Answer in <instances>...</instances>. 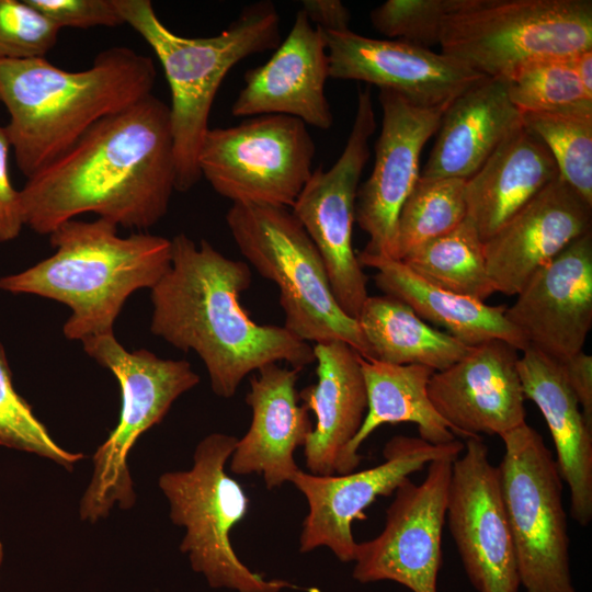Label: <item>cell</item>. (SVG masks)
<instances>
[{"label":"cell","mask_w":592,"mask_h":592,"mask_svg":"<svg viewBox=\"0 0 592 592\" xmlns=\"http://www.w3.org/2000/svg\"><path fill=\"white\" fill-rule=\"evenodd\" d=\"M300 10L323 32L350 30L351 13L340 0H304Z\"/></svg>","instance_id":"cell-40"},{"label":"cell","mask_w":592,"mask_h":592,"mask_svg":"<svg viewBox=\"0 0 592 592\" xmlns=\"http://www.w3.org/2000/svg\"><path fill=\"white\" fill-rule=\"evenodd\" d=\"M373 358L443 371L470 349L445 331L431 327L407 304L389 295L368 296L356 318Z\"/></svg>","instance_id":"cell-29"},{"label":"cell","mask_w":592,"mask_h":592,"mask_svg":"<svg viewBox=\"0 0 592 592\" xmlns=\"http://www.w3.org/2000/svg\"><path fill=\"white\" fill-rule=\"evenodd\" d=\"M522 126L506 80L487 77L446 107L420 175L467 180Z\"/></svg>","instance_id":"cell-25"},{"label":"cell","mask_w":592,"mask_h":592,"mask_svg":"<svg viewBox=\"0 0 592 592\" xmlns=\"http://www.w3.org/2000/svg\"><path fill=\"white\" fill-rule=\"evenodd\" d=\"M115 3L124 22L148 43L163 68L171 94L175 191L186 192L202 178L198 155L223 80L241 60L280 45V14L272 1L261 0L243 7L217 35L184 37L159 20L149 0Z\"/></svg>","instance_id":"cell-5"},{"label":"cell","mask_w":592,"mask_h":592,"mask_svg":"<svg viewBox=\"0 0 592 592\" xmlns=\"http://www.w3.org/2000/svg\"><path fill=\"white\" fill-rule=\"evenodd\" d=\"M376 129L371 87L358 89L354 121L334 164L314 169L292 212L316 246L340 308L356 319L367 293V276L353 249L355 201Z\"/></svg>","instance_id":"cell-12"},{"label":"cell","mask_w":592,"mask_h":592,"mask_svg":"<svg viewBox=\"0 0 592 592\" xmlns=\"http://www.w3.org/2000/svg\"><path fill=\"white\" fill-rule=\"evenodd\" d=\"M506 307L528 346L562 362L582 351L592 327V231L540 266Z\"/></svg>","instance_id":"cell-19"},{"label":"cell","mask_w":592,"mask_h":592,"mask_svg":"<svg viewBox=\"0 0 592 592\" xmlns=\"http://www.w3.org/2000/svg\"><path fill=\"white\" fill-rule=\"evenodd\" d=\"M238 437L212 433L196 445L193 466L166 471L158 486L169 502L171 522L185 528L180 544L192 569L214 589L237 592H280L297 589L282 580H266L249 569L237 556L230 540L232 528L249 506L241 485L226 471Z\"/></svg>","instance_id":"cell-8"},{"label":"cell","mask_w":592,"mask_h":592,"mask_svg":"<svg viewBox=\"0 0 592 592\" xmlns=\"http://www.w3.org/2000/svg\"><path fill=\"white\" fill-rule=\"evenodd\" d=\"M329 78L327 39L299 10L271 58L244 73V86L231 106L238 117L286 115L330 129L333 114L326 96Z\"/></svg>","instance_id":"cell-20"},{"label":"cell","mask_w":592,"mask_h":592,"mask_svg":"<svg viewBox=\"0 0 592 592\" xmlns=\"http://www.w3.org/2000/svg\"><path fill=\"white\" fill-rule=\"evenodd\" d=\"M517 369L525 398L537 406L554 441L555 460L569 489L570 516L588 526L592 520V426L559 361L527 346Z\"/></svg>","instance_id":"cell-24"},{"label":"cell","mask_w":592,"mask_h":592,"mask_svg":"<svg viewBox=\"0 0 592 592\" xmlns=\"http://www.w3.org/2000/svg\"><path fill=\"white\" fill-rule=\"evenodd\" d=\"M315 141L301 121L286 115L247 117L209 128L198 155L201 175L232 204L292 208L308 182Z\"/></svg>","instance_id":"cell-11"},{"label":"cell","mask_w":592,"mask_h":592,"mask_svg":"<svg viewBox=\"0 0 592 592\" xmlns=\"http://www.w3.org/2000/svg\"><path fill=\"white\" fill-rule=\"evenodd\" d=\"M299 372L272 363L250 378L246 402L252 419L238 439L229 468L236 475H262L269 490L292 482L300 469L294 453L305 446L314 429L308 410L299 405Z\"/></svg>","instance_id":"cell-22"},{"label":"cell","mask_w":592,"mask_h":592,"mask_svg":"<svg viewBox=\"0 0 592 592\" xmlns=\"http://www.w3.org/2000/svg\"><path fill=\"white\" fill-rule=\"evenodd\" d=\"M517 352L502 340H489L433 373L429 398L456 437H501L526 422Z\"/></svg>","instance_id":"cell-18"},{"label":"cell","mask_w":592,"mask_h":592,"mask_svg":"<svg viewBox=\"0 0 592 592\" xmlns=\"http://www.w3.org/2000/svg\"><path fill=\"white\" fill-rule=\"evenodd\" d=\"M10 148L7 130L0 125V242L14 240L25 226L21 194L9 174Z\"/></svg>","instance_id":"cell-38"},{"label":"cell","mask_w":592,"mask_h":592,"mask_svg":"<svg viewBox=\"0 0 592 592\" xmlns=\"http://www.w3.org/2000/svg\"><path fill=\"white\" fill-rule=\"evenodd\" d=\"M456 458L434 459L421 483L407 478L396 489L383 531L356 544L352 572L356 581H394L411 592H437L442 534Z\"/></svg>","instance_id":"cell-14"},{"label":"cell","mask_w":592,"mask_h":592,"mask_svg":"<svg viewBox=\"0 0 592 592\" xmlns=\"http://www.w3.org/2000/svg\"><path fill=\"white\" fill-rule=\"evenodd\" d=\"M83 351L116 377L122 406L116 426L96 448L92 477L81 498L82 521L106 519L114 506L132 509L136 492L128 455L137 440L160 423L173 402L200 383L185 360H167L139 349L127 351L114 333L81 341Z\"/></svg>","instance_id":"cell-9"},{"label":"cell","mask_w":592,"mask_h":592,"mask_svg":"<svg viewBox=\"0 0 592 592\" xmlns=\"http://www.w3.org/2000/svg\"><path fill=\"white\" fill-rule=\"evenodd\" d=\"M558 177L547 147L522 126L466 180L467 218L485 242Z\"/></svg>","instance_id":"cell-26"},{"label":"cell","mask_w":592,"mask_h":592,"mask_svg":"<svg viewBox=\"0 0 592 592\" xmlns=\"http://www.w3.org/2000/svg\"><path fill=\"white\" fill-rule=\"evenodd\" d=\"M153 61L132 48L101 52L90 68L68 71L46 58L0 61V102L16 166L31 177L102 118L151 94Z\"/></svg>","instance_id":"cell-3"},{"label":"cell","mask_w":592,"mask_h":592,"mask_svg":"<svg viewBox=\"0 0 592 592\" xmlns=\"http://www.w3.org/2000/svg\"><path fill=\"white\" fill-rule=\"evenodd\" d=\"M592 206L560 177L483 242L496 292L516 295L568 244L591 231Z\"/></svg>","instance_id":"cell-21"},{"label":"cell","mask_w":592,"mask_h":592,"mask_svg":"<svg viewBox=\"0 0 592 592\" xmlns=\"http://www.w3.org/2000/svg\"><path fill=\"white\" fill-rule=\"evenodd\" d=\"M465 186L464 179L420 175L398 216L396 260L467 218Z\"/></svg>","instance_id":"cell-31"},{"label":"cell","mask_w":592,"mask_h":592,"mask_svg":"<svg viewBox=\"0 0 592 592\" xmlns=\"http://www.w3.org/2000/svg\"><path fill=\"white\" fill-rule=\"evenodd\" d=\"M400 261L428 283L463 296L485 301L497 293L487 270L483 241L468 218Z\"/></svg>","instance_id":"cell-30"},{"label":"cell","mask_w":592,"mask_h":592,"mask_svg":"<svg viewBox=\"0 0 592 592\" xmlns=\"http://www.w3.org/2000/svg\"><path fill=\"white\" fill-rule=\"evenodd\" d=\"M117 228L103 218L61 224L49 235L55 252L1 277L0 289L69 307L62 327L68 340L114 333L127 298L138 289H151L171 265V240L146 232L121 237Z\"/></svg>","instance_id":"cell-4"},{"label":"cell","mask_w":592,"mask_h":592,"mask_svg":"<svg viewBox=\"0 0 592 592\" xmlns=\"http://www.w3.org/2000/svg\"><path fill=\"white\" fill-rule=\"evenodd\" d=\"M501 439L504 454L497 467L520 584L525 592H577L556 460L526 422Z\"/></svg>","instance_id":"cell-10"},{"label":"cell","mask_w":592,"mask_h":592,"mask_svg":"<svg viewBox=\"0 0 592 592\" xmlns=\"http://www.w3.org/2000/svg\"><path fill=\"white\" fill-rule=\"evenodd\" d=\"M571 64L584 90L592 95V49L572 56Z\"/></svg>","instance_id":"cell-41"},{"label":"cell","mask_w":592,"mask_h":592,"mask_svg":"<svg viewBox=\"0 0 592 592\" xmlns=\"http://www.w3.org/2000/svg\"><path fill=\"white\" fill-rule=\"evenodd\" d=\"M226 223L241 254L277 285L285 329L305 342H344L373 358L357 320L338 305L323 261L291 208L232 204Z\"/></svg>","instance_id":"cell-6"},{"label":"cell","mask_w":592,"mask_h":592,"mask_svg":"<svg viewBox=\"0 0 592 592\" xmlns=\"http://www.w3.org/2000/svg\"><path fill=\"white\" fill-rule=\"evenodd\" d=\"M560 363L584 419L592 426V356L581 351Z\"/></svg>","instance_id":"cell-39"},{"label":"cell","mask_w":592,"mask_h":592,"mask_svg":"<svg viewBox=\"0 0 592 592\" xmlns=\"http://www.w3.org/2000/svg\"><path fill=\"white\" fill-rule=\"evenodd\" d=\"M366 387L367 409L363 423L348 447L356 469L363 442L383 424L411 422L419 437L440 445L455 441L449 424L437 413L428 395L434 371L418 364L396 365L360 356Z\"/></svg>","instance_id":"cell-28"},{"label":"cell","mask_w":592,"mask_h":592,"mask_svg":"<svg viewBox=\"0 0 592 592\" xmlns=\"http://www.w3.org/2000/svg\"><path fill=\"white\" fill-rule=\"evenodd\" d=\"M506 87L521 113L592 115V95L576 75L571 57L528 64L506 80Z\"/></svg>","instance_id":"cell-32"},{"label":"cell","mask_w":592,"mask_h":592,"mask_svg":"<svg viewBox=\"0 0 592 592\" xmlns=\"http://www.w3.org/2000/svg\"><path fill=\"white\" fill-rule=\"evenodd\" d=\"M470 0H387L369 13L374 29L388 39L421 47L440 43L444 19Z\"/></svg>","instance_id":"cell-35"},{"label":"cell","mask_w":592,"mask_h":592,"mask_svg":"<svg viewBox=\"0 0 592 592\" xmlns=\"http://www.w3.org/2000/svg\"><path fill=\"white\" fill-rule=\"evenodd\" d=\"M175 178L169 105L151 93L99 121L27 178L20 190L24 225L49 236L93 213L117 227L146 230L167 214Z\"/></svg>","instance_id":"cell-1"},{"label":"cell","mask_w":592,"mask_h":592,"mask_svg":"<svg viewBox=\"0 0 592 592\" xmlns=\"http://www.w3.org/2000/svg\"><path fill=\"white\" fill-rule=\"evenodd\" d=\"M465 444L457 439L435 445L421 437L395 435L384 446V462L361 471L317 476L299 469L292 483L307 500L299 551L329 548L342 562L353 561L356 542L352 524L378 497H389L411 475L442 457H458Z\"/></svg>","instance_id":"cell-13"},{"label":"cell","mask_w":592,"mask_h":592,"mask_svg":"<svg viewBox=\"0 0 592 592\" xmlns=\"http://www.w3.org/2000/svg\"><path fill=\"white\" fill-rule=\"evenodd\" d=\"M2 560H3V545L0 538V569H1Z\"/></svg>","instance_id":"cell-42"},{"label":"cell","mask_w":592,"mask_h":592,"mask_svg":"<svg viewBox=\"0 0 592 592\" xmlns=\"http://www.w3.org/2000/svg\"><path fill=\"white\" fill-rule=\"evenodd\" d=\"M522 122L547 147L559 177L592 206V115L522 113Z\"/></svg>","instance_id":"cell-33"},{"label":"cell","mask_w":592,"mask_h":592,"mask_svg":"<svg viewBox=\"0 0 592 592\" xmlns=\"http://www.w3.org/2000/svg\"><path fill=\"white\" fill-rule=\"evenodd\" d=\"M382 128L368 179L358 186L355 223L368 236L364 254L396 260L400 209L420 178V156L436 134L446 109H426L403 96L379 90Z\"/></svg>","instance_id":"cell-16"},{"label":"cell","mask_w":592,"mask_h":592,"mask_svg":"<svg viewBox=\"0 0 592 592\" xmlns=\"http://www.w3.org/2000/svg\"><path fill=\"white\" fill-rule=\"evenodd\" d=\"M445 521L477 592H519L498 467L490 463L481 436L467 439L452 464Z\"/></svg>","instance_id":"cell-15"},{"label":"cell","mask_w":592,"mask_h":592,"mask_svg":"<svg viewBox=\"0 0 592 592\" xmlns=\"http://www.w3.org/2000/svg\"><path fill=\"white\" fill-rule=\"evenodd\" d=\"M442 53L508 80L539 60L592 49L591 0H470L444 19Z\"/></svg>","instance_id":"cell-7"},{"label":"cell","mask_w":592,"mask_h":592,"mask_svg":"<svg viewBox=\"0 0 592 592\" xmlns=\"http://www.w3.org/2000/svg\"><path fill=\"white\" fill-rule=\"evenodd\" d=\"M0 445L32 453L72 470L86 456L62 448L18 394L4 346L0 343Z\"/></svg>","instance_id":"cell-34"},{"label":"cell","mask_w":592,"mask_h":592,"mask_svg":"<svg viewBox=\"0 0 592 592\" xmlns=\"http://www.w3.org/2000/svg\"><path fill=\"white\" fill-rule=\"evenodd\" d=\"M362 266L377 272L376 286L385 294L407 304L421 319L444 328L462 343L474 346L489 340H502L517 351L528 345L505 318V305L491 306L428 283L401 261L357 254Z\"/></svg>","instance_id":"cell-27"},{"label":"cell","mask_w":592,"mask_h":592,"mask_svg":"<svg viewBox=\"0 0 592 592\" xmlns=\"http://www.w3.org/2000/svg\"><path fill=\"white\" fill-rule=\"evenodd\" d=\"M252 274L207 240L181 232L171 239V265L150 289V331L203 361L215 395L231 398L242 379L272 363L303 369L314 348L283 326L260 325L240 304Z\"/></svg>","instance_id":"cell-2"},{"label":"cell","mask_w":592,"mask_h":592,"mask_svg":"<svg viewBox=\"0 0 592 592\" xmlns=\"http://www.w3.org/2000/svg\"><path fill=\"white\" fill-rule=\"evenodd\" d=\"M59 32L29 0H0V61L45 58Z\"/></svg>","instance_id":"cell-36"},{"label":"cell","mask_w":592,"mask_h":592,"mask_svg":"<svg viewBox=\"0 0 592 592\" xmlns=\"http://www.w3.org/2000/svg\"><path fill=\"white\" fill-rule=\"evenodd\" d=\"M317 383L298 392L299 400L316 417L304 446L307 471L317 476L355 470L348 447L358 432L367 409L360 354L341 341L316 343Z\"/></svg>","instance_id":"cell-23"},{"label":"cell","mask_w":592,"mask_h":592,"mask_svg":"<svg viewBox=\"0 0 592 592\" xmlns=\"http://www.w3.org/2000/svg\"><path fill=\"white\" fill-rule=\"evenodd\" d=\"M323 33L329 78L376 86L421 107L446 109L487 78L449 55L403 41L372 38L351 30Z\"/></svg>","instance_id":"cell-17"},{"label":"cell","mask_w":592,"mask_h":592,"mask_svg":"<svg viewBox=\"0 0 592 592\" xmlns=\"http://www.w3.org/2000/svg\"><path fill=\"white\" fill-rule=\"evenodd\" d=\"M60 30L118 26L124 20L115 0H29Z\"/></svg>","instance_id":"cell-37"}]
</instances>
